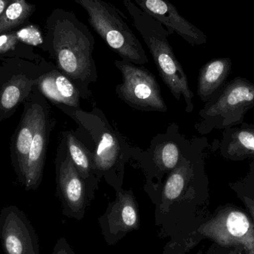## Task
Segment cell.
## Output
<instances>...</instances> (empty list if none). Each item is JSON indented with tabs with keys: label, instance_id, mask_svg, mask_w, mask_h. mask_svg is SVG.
Here are the masks:
<instances>
[{
	"label": "cell",
	"instance_id": "6da1fadb",
	"mask_svg": "<svg viewBox=\"0 0 254 254\" xmlns=\"http://www.w3.org/2000/svg\"><path fill=\"white\" fill-rule=\"evenodd\" d=\"M94 47L92 32L74 13L65 10L54 12L46 49L56 61L57 68L73 82L83 98L89 94V84L98 80Z\"/></svg>",
	"mask_w": 254,
	"mask_h": 254
},
{
	"label": "cell",
	"instance_id": "7a4b0ae2",
	"mask_svg": "<svg viewBox=\"0 0 254 254\" xmlns=\"http://www.w3.org/2000/svg\"><path fill=\"white\" fill-rule=\"evenodd\" d=\"M123 3L132 19L133 25L149 49L161 78L176 99L185 98L187 113H192L193 92L190 89L186 74L169 43L168 31L131 0H124Z\"/></svg>",
	"mask_w": 254,
	"mask_h": 254
},
{
	"label": "cell",
	"instance_id": "3957f363",
	"mask_svg": "<svg viewBox=\"0 0 254 254\" xmlns=\"http://www.w3.org/2000/svg\"><path fill=\"white\" fill-rule=\"evenodd\" d=\"M87 13L97 34L122 60L135 65L148 63L144 49L131 31L123 13L104 0H74Z\"/></svg>",
	"mask_w": 254,
	"mask_h": 254
},
{
	"label": "cell",
	"instance_id": "277c9868",
	"mask_svg": "<svg viewBox=\"0 0 254 254\" xmlns=\"http://www.w3.org/2000/svg\"><path fill=\"white\" fill-rule=\"evenodd\" d=\"M254 108V83L246 77H236L222 89L200 111L201 120L195 125L201 134L225 129L244 122L245 116Z\"/></svg>",
	"mask_w": 254,
	"mask_h": 254
},
{
	"label": "cell",
	"instance_id": "5b68a950",
	"mask_svg": "<svg viewBox=\"0 0 254 254\" xmlns=\"http://www.w3.org/2000/svg\"><path fill=\"white\" fill-rule=\"evenodd\" d=\"M52 65L44 61L34 64L19 59L7 60L0 65V122L15 114Z\"/></svg>",
	"mask_w": 254,
	"mask_h": 254
},
{
	"label": "cell",
	"instance_id": "8992f818",
	"mask_svg": "<svg viewBox=\"0 0 254 254\" xmlns=\"http://www.w3.org/2000/svg\"><path fill=\"white\" fill-rule=\"evenodd\" d=\"M198 231L220 247L236 248L246 254H254V224L247 211L238 206H219Z\"/></svg>",
	"mask_w": 254,
	"mask_h": 254
},
{
	"label": "cell",
	"instance_id": "52a82bcc",
	"mask_svg": "<svg viewBox=\"0 0 254 254\" xmlns=\"http://www.w3.org/2000/svg\"><path fill=\"white\" fill-rule=\"evenodd\" d=\"M115 64L123 77V83L116 87L122 101L140 111H167L159 84L152 73L124 60L116 61Z\"/></svg>",
	"mask_w": 254,
	"mask_h": 254
},
{
	"label": "cell",
	"instance_id": "ba28073f",
	"mask_svg": "<svg viewBox=\"0 0 254 254\" xmlns=\"http://www.w3.org/2000/svg\"><path fill=\"white\" fill-rule=\"evenodd\" d=\"M64 142V138L57 155V193L62 202L64 214L80 219L86 206V185L68 155Z\"/></svg>",
	"mask_w": 254,
	"mask_h": 254
},
{
	"label": "cell",
	"instance_id": "9c48e42d",
	"mask_svg": "<svg viewBox=\"0 0 254 254\" xmlns=\"http://www.w3.org/2000/svg\"><path fill=\"white\" fill-rule=\"evenodd\" d=\"M0 241L4 254H40L34 227L15 205L6 206L0 211Z\"/></svg>",
	"mask_w": 254,
	"mask_h": 254
},
{
	"label": "cell",
	"instance_id": "30bf717a",
	"mask_svg": "<svg viewBox=\"0 0 254 254\" xmlns=\"http://www.w3.org/2000/svg\"><path fill=\"white\" fill-rule=\"evenodd\" d=\"M45 97L37 86L24 103L20 122L11 138L10 161L18 181L22 185L25 176L27 161L31 143L37 129L39 116Z\"/></svg>",
	"mask_w": 254,
	"mask_h": 254
},
{
	"label": "cell",
	"instance_id": "8fae6325",
	"mask_svg": "<svg viewBox=\"0 0 254 254\" xmlns=\"http://www.w3.org/2000/svg\"><path fill=\"white\" fill-rule=\"evenodd\" d=\"M136 5L166 27L170 35L177 34L191 46H201L207 41L199 28L182 16L170 0H134Z\"/></svg>",
	"mask_w": 254,
	"mask_h": 254
},
{
	"label": "cell",
	"instance_id": "7c38bea8",
	"mask_svg": "<svg viewBox=\"0 0 254 254\" xmlns=\"http://www.w3.org/2000/svg\"><path fill=\"white\" fill-rule=\"evenodd\" d=\"M50 109L45 98L42 104L37 129L31 143L22 185L25 190H35L43 180L49 135L54 127Z\"/></svg>",
	"mask_w": 254,
	"mask_h": 254
},
{
	"label": "cell",
	"instance_id": "4fadbf2b",
	"mask_svg": "<svg viewBox=\"0 0 254 254\" xmlns=\"http://www.w3.org/2000/svg\"><path fill=\"white\" fill-rule=\"evenodd\" d=\"M37 88L46 100L60 110H77L80 105V98L82 97L78 89L65 74L54 65L40 77Z\"/></svg>",
	"mask_w": 254,
	"mask_h": 254
},
{
	"label": "cell",
	"instance_id": "5bb4252c",
	"mask_svg": "<svg viewBox=\"0 0 254 254\" xmlns=\"http://www.w3.org/2000/svg\"><path fill=\"white\" fill-rule=\"evenodd\" d=\"M103 220L104 231L109 235L119 234L137 229L139 226L138 210L132 193L127 191L118 192L117 198L110 204Z\"/></svg>",
	"mask_w": 254,
	"mask_h": 254
},
{
	"label": "cell",
	"instance_id": "9a60e30c",
	"mask_svg": "<svg viewBox=\"0 0 254 254\" xmlns=\"http://www.w3.org/2000/svg\"><path fill=\"white\" fill-rule=\"evenodd\" d=\"M95 135L96 146L92 152L94 170L97 176H105L108 180L112 172L116 171L118 166L122 167V140L110 126L104 125L101 129L98 128Z\"/></svg>",
	"mask_w": 254,
	"mask_h": 254
},
{
	"label": "cell",
	"instance_id": "2e32d148",
	"mask_svg": "<svg viewBox=\"0 0 254 254\" xmlns=\"http://www.w3.org/2000/svg\"><path fill=\"white\" fill-rule=\"evenodd\" d=\"M219 152L224 159L243 161L254 158V124L243 122L225 128L219 143Z\"/></svg>",
	"mask_w": 254,
	"mask_h": 254
},
{
	"label": "cell",
	"instance_id": "e0dca14e",
	"mask_svg": "<svg viewBox=\"0 0 254 254\" xmlns=\"http://www.w3.org/2000/svg\"><path fill=\"white\" fill-rule=\"evenodd\" d=\"M231 58L211 60L204 64L199 71L197 94L201 101L208 102L226 83L232 71Z\"/></svg>",
	"mask_w": 254,
	"mask_h": 254
},
{
	"label": "cell",
	"instance_id": "ac0fdd59",
	"mask_svg": "<svg viewBox=\"0 0 254 254\" xmlns=\"http://www.w3.org/2000/svg\"><path fill=\"white\" fill-rule=\"evenodd\" d=\"M67 152L83 180L89 179L94 170L93 155L71 131L64 133Z\"/></svg>",
	"mask_w": 254,
	"mask_h": 254
},
{
	"label": "cell",
	"instance_id": "d6986e66",
	"mask_svg": "<svg viewBox=\"0 0 254 254\" xmlns=\"http://www.w3.org/2000/svg\"><path fill=\"white\" fill-rule=\"evenodd\" d=\"M33 4L25 0H10L7 8L0 16V34L10 31L23 23L34 12Z\"/></svg>",
	"mask_w": 254,
	"mask_h": 254
},
{
	"label": "cell",
	"instance_id": "ffe728a7",
	"mask_svg": "<svg viewBox=\"0 0 254 254\" xmlns=\"http://www.w3.org/2000/svg\"><path fill=\"white\" fill-rule=\"evenodd\" d=\"M182 157L180 148L173 141H167L159 146L155 152V164L164 172L173 171L180 162Z\"/></svg>",
	"mask_w": 254,
	"mask_h": 254
},
{
	"label": "cell",
	"instance_id": "44dd1931",
	"mask_svg": "<svg viewBox=\"0 0 254 254\" xmlns=\"http://www.w3.org/2000/svg\"><path fill=\"white\" fill-rule=\"evenodd\" d=\"M16 33L18 40L32 46H40L44 44V39L41 31L34 25H28Z\"/></svg>",
	"mask_w": 254,
	"mask_h": 254
},
{
	"label": "cell",
	"instance_id": "7402d4cb",
	"mask_svg": "<svg viewBox=\"0 0 254 254\" xmlns=\"http://www.w3.org/2000/svg\"><path fill=\"white\" fill-rule=\"evenodd\" d=\"M230 188L236 194H242L254 200V172L249 170L246 177L234 182H229Z\"/></svg>",
	"mask_w": 254,
	"mask_h": 254
},
{
	"label": "cell",
	"instance_id": "603a6c76",
	"mask_svg": "<svg viewBox=\"0 0 254 254\" xmlns=\"http://www.w3.org/2000/svg\"><path fill=\"white\" fill-rule=\"evenodd\" d=\"M19 43L15 32L0 34V56L15 55Z\"/></svg>",
	"mask_w": 254,
	"mask_h": 254
},
{
	"label": "cell",
	"instance_id": "cb8c5ba5",
	"mask_svg": "<svg viewBox=\"0 0 254 254\" xmlns=\"http://www.w3.org/2000/svg\"><path fill=\"white\" fill-rule=\"evenodd\" d=\"M53 254H74L64 238H61L55 245Z\"/></svg>",
	"mask_w": 254,
	"mask_h": 254
},
{
	"label": "cell",
	"instance_id": "d4e9b609",
	"mask_svg": "<svg viewBox=\"0 0 254 254\" xmlns=\"http://www.w3.org/2000/svg\"><path fill=\"white\" fill-rule=\"evenodd\" d=\"M237 195L244 204L246 211L252 218L254 224V200L242 194H237Z\"/></svg>",
	"mask_w": 254,
	"mask_h": 254
},
{
	"label": "cell",
	"instance_id": "484cf974",
	"mask_svg": "<svg viewBox=\"0 0 254 254\" xmlns=\"http://www.w3.org/2000/svg\"><path fill=\"white\" fill-rule=\"evenodd\" d=\"M222 249V254H246L243 251L236 248H223Z\"/></svg>",
	"mask_w": 254,
	"mask_h": 254
},
{
	"label": "cell",
	"instance_id": "4316f807",
	"mask_svg": "<svg viewBox=\"0 0 254 254\" xmlns=\"http://www.w3.org/2000/svg\"><path fill=\"white\" fill-rule=\"evenodd\" d=\"M10 1V0H0V16L4 13Z\"/></svg>",
	"mask_w": 254,
	"mask_h": 254
},
{
	"label": "cell",
	"instance_id": "83f0119b",
	"mask_svg": "<svg viewBox=\"0 0 254 254\" xmlns=\"http://www.w3.org/2000/svg\"><path fill=\"white\" fill-rule=\"evenodd\" d=\"M249 170H253L254 172V158H252L250 164H249Z\"/></svg>",
	"mask_w": 254,
	"mask_h": 254
}]
</instances>
